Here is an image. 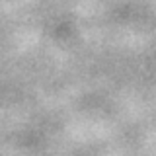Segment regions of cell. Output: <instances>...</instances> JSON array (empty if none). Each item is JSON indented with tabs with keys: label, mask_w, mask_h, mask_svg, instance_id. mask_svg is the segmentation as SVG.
<instances>
[]
</instances>
